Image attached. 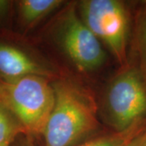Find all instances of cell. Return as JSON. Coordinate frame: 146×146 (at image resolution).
<instances>
[{"mask_svg": "<svg viewBox=\"0 0 146 146\" xmlns=\"http://www.w3.org/2000/svg\"><path fill=\"white\" fill-rule=\"evenodd\" d=\"M52 85L54 104L42 135L45 146H76L94 137L101 127L94 96L71 79Z\"/></svg>", "mask_w": 146, "mask_h": 146, "instance_id": "6da1fadb", "label": "cell"}, {"mask_svg": "<svg viewBox=\"0 0 146 146\" xmlns=\"http://www.w3.org/2000/svg\"><path fill=\"white\" fill-rule=\"evenodd\" d=\"M0 100L16 115L27 135H42L54 104L49 79L28 76L0 80Z\"/></svg>", "mask_w": 146, "mask_h": 146, "instance_id": "7a4b0ae2", "label": "cell"}, {"mask_svg": "<svg viewBox=\"0 0 146 146\" xmlns=\"http://www.w3.org/2000/svg\"><path fill=\"white\" fill-rule=\"evenodd\" d=\"M77 7L81 20L121 67L128 66L132 19L125 3L118 0H83Z\"/></svg>", "mask_w": 146, "mask_h": 146, "instance_id": "3957f363", "label": "cell"}, {"mask_svg": "<svg viewBox=\"0 0 146 146\" xmlns=\"http://www.w3.org/2000/svg\"><path fill=\"white\" fill-rule=\"evenodd\" d=\"M102 115L114 131L146 120V82L133 65L122 68L107 86Z\"/></svg>", "mask_w": 146, "mask_h": 146, "instance_id": "277c9868", "label": "cell"}, {"mask_svg": "<svg viewBox=\"0 0 146 146\" xmlns=\"http://www.w3.org/2000/svg\"><path fill=\"white\" fill-rule=\"evenodd\" d=\"M77 4L71 3L61 12L54 36L59 48L82 72H93L105 63L106 54L101 42L84 23Z\"/></svg>", "mask_w": 146, "mask_h": 146, "instance_id": "5b68a950", "label": "cell"}, {"mask_svg": "<svg viewBox=\"0 0 146 146\" xmlns=\"http://www.w3.org/2000/svg\"><path fill=\"white\" fill-rule=\"evenodd\" d=\"M0 76L4 79H16L37 76L50 79V70L37 63L26 53L11 45L0 42Z\"/></svg>", "mask_w": 146, "mask_h": 146, "instance_id": "8992f818", "label": "cell"}, {"mask_svg": "<svg viewBox=\"0 0 146 146\" xmlns=\"http://www.w3.org/2000/svg\"><path fill=\"white\" fill-rule=\"evenodd\" d=\"M130 47V63L139 71L146 82V1L139 3L132 18Z\"/></svg>", "mask_w": 146, "mask_h": 146, "instance_id": "52a82bcc", "label": "cell"}, {"mask_svg": "<svg viewBox=\"0 0 146 146\" xmlns=\"http://www.w3.org/2000/svg\"><path fill=\"white\" fill-rule=\"evenodd\" d=\"M61 0H22L18 2V11L22 23L33 26L63 4Z\"/></svg>", "mask_w": 146, "mask_h": 146, "instance_id": "ba28073f", "label": "cell"}, {"mask_svg": "<svg viewBox=\"0 0 146 146\" xmlns=\"http://www.w3.org/2000/svg\"><path fill=\"white\" fill-rule=\"evenodd\" d=\"M145 127L146 120H144L124 131L94 136L76 146H128Z\"/></svg>", "mask_w": 146, "mask_h": 146, "instance_id": "9c48e42d", "label": "cell"}, {"mask_svg": "<svg viewBox=\"0 0 146 146\" xmlns=\"http://www.w3.org/2000/svg\"><path fill=\"white\" fill-rule=\"evenodd\" d=\"M22 134H26L24 127L16 115L0 100V145H11Z\"/></svg>", "mask_w": 146, "mask_h": 146, "instance_id": "30bf717a", "label": "cell"}, {"mask_svg": "<svg viewBox=\"0 0 146 146\" xmlns=\"http://www.w3.org/2000/svg\"><path fill=\"white\" fill-rule=\"evenodd\" d=\"M11 146H36V145L33 141V136L22 134L16 138Z\"/></svg>", "mask_w": 146, "mask_h": 146, "instance_id": "8fae6325", "label": "cell"}, {"mask_svg": "<svg viewBox=\"0 0 146 146\" xmlns=\"http://www.w3.org/2000/svg\"><path fill=\"white\" fill-rule=\"evenodd\" d=\"M128 146H146V127L133 139Z\"/></svg>", "mask_w": 146, "mask_h": 146, "instance_id": "7c38bea8", "label": "cell"}, {"mask_svg": "<svg viewBox=\"0 0 146 146\" xmlns=\"http://www.w3.org/2000/svg\"><path fill=\"white\" fill-rule=\"evenodd\" d=\"M10 3L7 1H0V16H5L9 10Z\"/></svg>", "mask_w": 146, "mask_h": 146, "instance_id": "4fadbf2b", "label": "cell"}, {"mask_svg": "<svg viewBox=\"0 0 146 146\" xmlns=\"http://www.w3.org/2000/svg\"><path fill=\"white\" fill-rule=\"evenodd\" d=\"M0 146H11V145H0Z\"/></svg>", "mask_w": 146, "mask_h": 146, "instance_id": "5bb4252c", "label": "cell"}]
</instances>
